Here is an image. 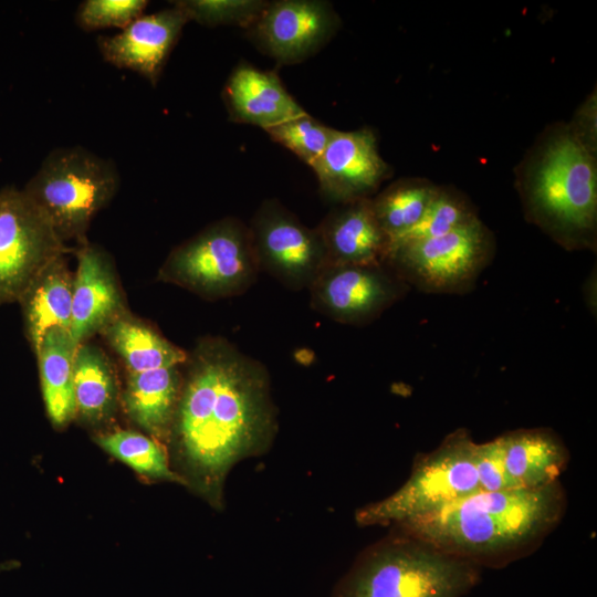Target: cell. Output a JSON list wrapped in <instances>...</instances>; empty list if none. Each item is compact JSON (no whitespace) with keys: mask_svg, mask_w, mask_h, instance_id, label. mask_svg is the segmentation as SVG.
<instances>
[{"mask_svg":"<svg viewBox=\"0 0 597 597\" xmlns=\"http://www.w3.org/2000/svg\"><path fill=\"white\" fill-rule=\"evenodd\" d=\"M521 190L530 221L558 244L568 250H595V155L569 128L551 137L542 147Z\"/></svg>","mask_w":597,"mask_h":597,"instance_id":"3957f363","label":"cell"},{"mask_svg":"<svg viewBox=\"0 0 597 597\" xmlns=\"http://www.w3.org/2000/svg\"><path fill=\"white\" fill-rule=\"evenodd\" d=\"M100 446L136 472L168 481H181L169 469L167 455L156 441L134 431L118 430L97 438Z\"/></svg>","mask_w":597,"mask_h":597,"instance_id":"d4e9b609","label":"cell"},{"mask_svg":"<svg viewBox=\"0 0 597 597\" xmlns=\"http://www.w3.org/2000/svg\"><path fill=\"white\" fill-rule=\"evenodd\" d=\"M179 396L177 367L130 373L124 392L130 417L155 434H164L170 425Z\"/></svg>","mask_w":597,"mask_h":597,"instance_id":"44dd1931","label":"cell"},{"mask_svg":"<svg viewBox=\"0 0 597 597\" xmlns=\"http://www.w3.org/2000/svg\"><path fill=\"white\" fill-rule=\"evenodd\" d=\"M72 298L73 277L62 255L35 277L19 300L34 352L50 329L57 327L70 332Z\"/></svg>","mask_w":597,"mask_h":597,"instance_id":"d6986e66","label":"cell"},{"mask_svg":"<svg viewBox=\"0 0 597 597\" xmlns=\"http://www.w3.org/2000/svg\"><path fill=\"white\" fill-rule=\"evenodd\" d=\"M574 136L595 155L596 148V94H591L578 111L575 125L569 128Z\"/></svg>","mask_w":597,"mask_h":597,"instance_id":"4dcf8cb0","label":"cell"},{"mask_svg":"<svg viewBox=\"0 0 597 597\" xmlns=\"http://www.w3.org/2000/svg\"><path fill=\"white\" fill-rule=\"evenodd\" d=\"M15 566L13 562L0 563V572L11 569Z\"/></svg>","mask_w":597,"mask_h":597,"instance_id":"d6a6232c","label":"cell"},{"mask_svg":"<svg viewBox=\"0 0 597 597\" xmlns=\"http://www.w3.org/2000/svg\"><path fill=\"white\" fill-rule=\"evenodd\" d=\"M311 167L324 196L338 203L370 198L389 176L376 136L368 128L334 129L325 150Z\"/></svg>","mask_w":597,"mask_h":597,"instance_id":"4fadbf2b","label":"cell"},{"mask_svg":"<svg viewBox=\"0 0 597 597\" xmlns=\"http://www.w3.org/2000/svg\"><path fill=\"white\" fill-rule=\"evenodd\" d=\"M438 188L423 179H402L370 198L375 217L391 247L420 222Z\"/></svg>","mask_w":597,"mask_h":597,"instance_id":"603a6c76","label":"cell"},{"mask_svg":"<svg viewBox=\"0 0 597 597\" xmlns=\"http://www.w3.org/2000/svg\"><path fill=\"white\" fill-rule=\"evenodd\" d=\"M177 410L185 455L218 484L240 458L270 438L274 412L263 365L222 338L200 344Z\"/></svg>","mask_w":597,"mask_h":597,"instance_id":"6da1fadb","label":"cell"},{"mask_svg":"<svg viewBox=\"0 0 597 597\" xmlns=\"http://www.w3.org/2000/svg\"><path fill=\"white\" fill-rule=\"evenodd\" d=\"M475 443L464 429L449 433L439 447L416 461L401 488L359 510L356 521L360 525L401 524L481 491Z\"/></svg>","mask_w":597,"mask_h":597,"instance_id":"8992f818","label":"cell"},{"mask_svg":"<svg viewBox=\"0 0 597 597\" xmlns=\"http://www.w3.org/2000/svg\"><path fill=\"white\" fill-rule=\"evenodd\" d=\"M565 506L561 484L478 491L401 523L409 537L469 559L507 556L543 537Z\"/></svg>","mask_w":597,"mask_h":597,"instance_id":"7a4b0ae2","label":"cell"},{"mask_svg":"<svg viewBox=\"0 0 597 597\" xmlns=\"http://www.w3.org/2000/svg\"><path fill=\"white\" fill-rule=\"evenodd\" d=\"M119 174L113 161L81 146L53 149L22 189L63 242H84L95 214L115 196Z\"/></svg>","mask_w":597,"mask_h":597,"instance_id":"277c9868","label":"cell"},{"mask_svg":"<svg viewBox=\"0 0 597 597\" xmlns=\"http://www.w3.org/2000/svg\"><path fill=\"white\" fill-rule=\"evenodd\" d=\"M222 97L231 121L268 129L305 114L277 74L242 62L230 73Z\"/></svg>","mask_w":597,"mask_h":597,"instance_id":"e0dca14e","label":"cell"},{"mask_svg":"<svg viewBox=\"0 0 597 597\" xmlns=\"http://www.w3.org/2000/svg\"><path fill=\"white\" fill-rule=\"evenodd\" d=\"M332 4L318 0L266 2L245 29L248 38L279 64H296L322 49L339 27Z\"/></svg>","mask_w":597,"mask_h":597,"instance_id":"7c38bea8","label":"cell"},{"mask_svg":"<svg viewBox=\"0 0 597 597\" xmlns=\"http://www.w3.org/2000/svg\"><path fill=\"white\" fill-rule=\"evenodd\" d=\"M187 22L186 14L174 4L142 14L114 35L98 36L97 46L109 64L136 72L156 85Z\"/></svg>","mask_w":597,"mask_h":597,"instance_id":"5bb4252c","label":"cell"},{"mask_svg":"<svg viewBox=\"0 0 597 597\" xmlns=\"http://www.w3.org/2000/svg\"><path fill=\"white\" fill-rule=\"evenodd\" d=\"M77 346L69 331L55 327L35 352L46 412L55 426L67 423L76 412L73 371Z\"/></svg>","mask_w":597,"mask_h":597,"instance_id":"ffe728a7","label":"cell"},{"mask_svg":"<svg viewBox=\"0 0 597 597\" xmlns=\"http://www.w3.org/2000/svg\"><path fill=\"white\" fill-rule=\"evenodd\" d=\"M271 139L291 150L308 166L325 150L334 128L307 113L265 129Z\"/></svg>","mask_w":597,"mask_h":597,"instance_id":"4316f807","label":"cell"},{"mask_svg":"<svg viewBox=\"0 0 597 597\" xmlns=\"http://www.w3.org/2000/svg\"><path fill=\"white\" fill-rule=\"evenodd\" d=\"M504 444L501 436L491 441L475 443V469L481 491L510 489L505 473Z\"/></svg>","mask_w":597,"mask_h":597,"instance_id":"f546056e","label":"cell"},{"mask_svg":"<svg viewBox=\"0 0 597 597\" xmlns=\"http://www.w3.org/2000/svg\"><path fill=\"white\" fill-rule=\"evenodd\" d=\"M478 219L475 210L464 197L439 187L420 222L394 245L443 235Z\"/></svg>","mask_w":597,"mask_h":597,"instance_id":"484cf974","label":"cell"},{"mask_svg":"<svg viewBox=\"0 0 597 597\" xmlns=\"http://www.w3.org/2000/svg\"><path fill=\"white\" fill-rule=\"evenodd\" d=\"M112 347L121 355L130 373L177 367L187 362V354L148 325L121 315L105 328Z\"/></svg>","mask_w":597,"mask_h":597,"instance_id":"7402d4cb","label":"cell"},{"mask_svg":"<svg viewBox=\"0 0 597 597\" xmlns=\"http://www.w3.org/2000/svg\"><path fill=\"white\" fill-rule=\"evenodd\" d=\"M73 387L76 412L90 420H101L112 409L115 381L106 356L87 344L77 346L74 357Z\"/></svg>","mask_w":597,"mask_h":597,"instance_id":"cb8c5ba5","label":"cell"},{"mask_svg":"<svg viewBox=\"0 0 597 597\" xmlns=\"http://www.w3.org/2000/svg\"><path fill=\"white\" fill-rule=\"evenodd\" d=\"M409 538L368 555L342 597H462L478 584V564Z\"/></svg>","mask_w":597,"mask_h":597,"instance_id":"5b68a950","label":"cell"},{"mask_svg":"<svg viewBox=\"0 0 597 597\" xmlns=\"http://www.w3.org/2000/svg\"><path fill=\"white\" fill-rule=\"evenodd\" d=\"M69 249L23 190H0V305L21 298Z\"/></svg>","mask_w":597,"mask_h":597,"instance_id":"9c48e42d","label":"cell"},{"mask_svg":"<svg viewBox=\"0 0 597 597\" xmlns=\"http://www.w3.org/2000/svg\"><path fill=\"white\" fill-rule=\"evenodd\" d=\"M259 272L249 227L235 218H224L177 247L163 269L166 280L216 298L244 293Z\"/></svg>","mask_w":597,"mask_h":597,"instance_id":"52a82bcc","label":"cell"},{"mask_svg":"<svg viewBox=\"0 0 597 597\" xmlns=\"http://www.w3.org/2000/svg\"><path fill=\"white\" fill-rule=\"evenodd\" d=\"M147 6V0H85L76 10L75 22L84 31L123 30L144 14Z\"/></svg>","mask_w":597,"mask_h":597,"instance_id":"f1b7e54d","label":"cell"},{"mask_svg":"<svg viewBox=\"0 0 597 597\" xmlns=\"http://www.w3.org/2000/svg\"><path fill=\"white\" fill-rule=\"evenodd\" d=\"M268 1L260 0H180V8L189 21L202 25H238L243 29L258 18Z\"/></svg>","mask_w":597,"mask_h":597,"instance_id":"83f0119b","label":"cell"},{"mask_svg":"<svg viewBox=\"0 0 597 597\" xmlns=\"http://www.w3.org/2000/svg\"><path fill=\"white\" fill-rule=\"evenodd\" d=\"M584 287H585L584 293H585L587 305L590 308L591 313H593V307H594V312L596 314V304L593 301V289H596V272L595 271L594 273L591 272Z\"/></svg>","mask_w":597,"mask_h":597,"instance_id":"1f68e13d","label":"cell"},{"mask_svg":"<svg viewBox=\"0 0 597 597\" xmlns=\"http://www.w3.org/2000/svg\"><path fill=\"white\" fill-rule=\"evenodd\" d=\"M70 334L76 345L123 315V298L106 254L86 240L76 250Z\"/></svg>","mask_w":597,"mask_h":597,"instance_id":"2e32d148","label":"cell"},{"mask_svg":"<svg viewBox=\"0 0 597 597\" xmlns=\"http://www.w3.org/2000/svg\"><path fill=\"white\" fill-rule=\"evenodd\" d=\"M505 473L510 489H536L558 481L568 461V451L547 428L519 429L501 434Z\"/></svg>","mask_w":597,"mask_h":597,"instance_id":"ac0fdd59","label":"cell"},{"mask_svg":"<svg viewBox=\"0 0 597 597\" xmlns=\"http://www.w3.org/2000/svg\"><path fill=\"white\" fill-rule=\"evenodd\" d=\"M260 271L290 290L308 289L326 266L316 228L311 229L276 200H265L249 227Z\"/></svg>","mask_w":597,"mask_h":597,"instance_id":"30bf717a","label":"cell"},{"mask_svg":"<svg viewBox=\"0 0 597 597\" xmlns=\"http://www.w3.org/2000/svg\"><path fill=\"white\" fill-rule=\"evenodd\" d=\"M494 252L493 234L478 219L443 235L398 243L387 263L409 287L464 294L475 286Z\"/></svg>","mask_w":597,"mask_h":597,"instance_id":"ba28073f","label":"cell"},{"mask_svg":"<svg viewBox=\"0 0 597 597\" xmlns=\"http://www.w3.org/2000/svg\"><path fill=\"white\" fill-rule=\"evenodd\" d=\"M326 265H380L387 263L390 240L380 228L370 198L338 203L316 227Z\"/></svg>","mask_w":597,"mask_h":597,"instance_id":"9a60e30c","label":"cell"},{"mask_svg":"<svg viewBox=\"0 0 597 597\" xmlns=\"http://www.w3.org/2000/svg\"><path fill=\"white\" fill-rule=\"evenodd\" d=\"M313 307L336 322L363 325L409 290L388 264L326 265L308 287Z\"/></svg>","mask_w":597,"mask_h":597,"instance_id":"8fae6325","label":"cell"}]
</instances>
